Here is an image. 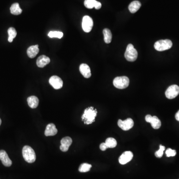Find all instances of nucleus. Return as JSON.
<instances>
[{"mask_svg": "<svg viewBox=\"0 0 179 179\" xmlns=\"http://www.w3.org/2000/svg\"><path fill=\"white\" fill-rule=\"evenodd\" d=\"M97 114V110L96 109H94V108L92 106L87 108L85 110L84 113L82 116V121L86 125L91 124L95 121V117H96Z\"/></svg>", "mask_w": 179, "mask_h": 179, "instance_id": "obj_1", "label": "nucleus"}, {"mask_svg": "<svg viewBox=\"0 0 179 179\" xmlns=\"http://www.w3.org/2000/svg\"><path fill=\"white\" fill-rule=\"evenodd\" d=\"M22 156L25 161L29 163H34L36 160V155L34 149L29 146H25L22 148Z\"/></svg>", "mask_w": 179, "mask_h": 179, "instance_id": "obj_2", "label": "nucleus"}, {"mask_svg": "<svg viewBox=\"0 0 179 179\" xmlns=\"http://www.w3.org/2000/svg\"><path fill=\"white\" fill-rule=\"evenodd\" d=\"M113 84L117 88L124 89L129 86V79L126 76L117 77L113 80Z\"/></svg>", "mask_w": 179, "mask_h": 179, "instance_id": "obj_3", "label": "nucleus"}, {"mask_svg": "<svg viewBox=\"0 0 179 179\" xmlns=\"http://www.w3.org/2000/svg\"><path fill=\"white\" fill-rule=\"evenodd\" d=\"M125 58L127 61L130 62L135 61L138 57V52L135 50L133 44H129L126 47L125 54Z\"/></svg>", "mask_w": 179, "mask_h": 179, "instance_id": "obj_4", "label": "nucleus"}, {"mask_svg": "<svg viewBox=\"0 0 179 179\" xmlns=\"http://www.w3.org/2000/svg\"><path fill=\"white\" fill-rule=\"evenodd\" d=\"M172 42L169 39L159 40L154 44V48L158 51H163L169 50L172 47Z\"/></svg>", "mask_w": 179, "mask_h": 179, "instance_id": "obj_5", "label": "nucleus"}, {"mask_svg": "<svg viewBox=\"0 0 179 179\" xmlns=\"http://www.w3.org/2000/svg\"><path fill=\"white\" fill-rule=\"evenodd\" d=\"M179 93V87L177 85H173L168 87L165 92L167 98L173 99L175 98Z\"/></svg>", "mask_w": 179, "mask_h": 179, "instance_id": "obj_6", "label": "nucleus"}, {"mask_svg": "<svg viewBox=\"0 0 179 179\" xmlns=\"http://www.w3.org/2000/svg\"><path fill=\"white\" fill-rule=\"evenodd\" d=\"M93 26V21L92 18L88 16L83 17L82 21V28L85 32L89 33L92 30Z\"/></svg>", "mask_w": 179, "mask_h": 179, "instance_id": "obj_7", "label": "nucleus"}, {"mask_svg": "<svg viewBox=\"0 0 179 179\" xmlns=\"http://www.w3.org/2000/svg\"><path fill=\"white\" fill-rule=\"evenodd\" d=\"M117 125L121 129L125 131H127L133 128L134 125V121L130 118H127L126 120L123 121L119 119Z\"/></svg>", "mask_w": 179, "mask_h": 179, "instance_id": "obj_8", "label": "nucleus"}, {"mask_svg": "<svg viewBox=\"0 0 179 179\" xmlns=\"http://www.w3.org/2000/svg\"><path fill=\"white\" fill-rule=\"evenodd\" d=\"M50 84L56 90L60 89L62 87L63 82L61 78L57 76L51 77L49 80Z\"/></svg>", "mask_w": 179, "mask_h": 179, "instance_id": "obj_9", "label": "nucleus"}, {"mask_svg": "<svg viewBox=\"0 0 179 179\" xmlns=\"http://www.w3.org/2000/svg\"><path fill=\"white\" fill-rule=\"evenodd\" d=\"M72 143V139L69 136L63 138L61 140V145L60 149L63 152H66L68 150L69 147Z\"/></svg>", "mask_w": 179, "mask_h": 179, "instance_id": "obj_10", "label": "nucleus"}, {"mask_svg": "<svg viewBox=\"0 0 179 179\" xmlns=\"http://www.w3.org/2000/svg\"><path fill=\"white\" fill-rule=\"evenodd\" d=\"M133 157V154L130 151H125L122 153L119 158V163L121 165H125L131 161Z\"/></svg>", "mask_w": 179, "mask_h": 179, "instance_id": "obj_11", "label": "nucleus"}, {"mask_svg": "<svg viewBox=\"0 0 179 179\" xmlns=\"http://www.w3.org/2000/svg\"><path fill=\"white\" fill-rule=\"evenodd\" d=\"M0 160L3 165L6 167H10L12 165V161L5 150H0Z\"/></svg>", "mask_w": 179, "mask_h": 179, "instance_id": "obj_12", "label": "nucleus"}, {"mask_svg": "<svg viewBox=\"0 0 179 179\" xmlns=\"http://www.w3.org/2000/svg\"><path fill=\"white\" fill-rule=\"evenodd\" d=\"M50 59L47 56L42 55L39 56L37 59V64L38 67L43 68L50 63Z\"/></svg>", "mask_w": 179, "mask_h": 179, "instance_id": "obj_13", "label": "nucleus"}, {"mask_svg": "<svg viewBox=\"0 0 179 179\" xmlns=\"http://www.w3.org/2000/svg\"><path fill=\"white\" fill-rule=\"evenodd\" d=\"M58 130L56 126L53 123L48 124L46 127V129L44 132V134L46 136H54L57 133Z\"/></svg>", "mask_w": 179, "mask_h": 179, "instance_id": "obj_14", "label": "nucleus"}, {"mask_svg": "<svg viewBox=\"0 0 179 179\" xmlns=\"http://www.w3.org/2000/svg\"><path fill=\"white\" fill-rule=\"evenodd\" d=\"M80 71L85 78H89L91 76V69L86 64H82L80 66Z\"/></svg>", "mask_w": 179, "mask_h": 179, "instance_id": "obj_15", "label": "nucleus"}, {"mask_svg": "<svg viewBox=\"0 0 179 179\" xmlns=\"http://www.w3.org/2000/svg\"><path fill=\"white\" fill-rule=\"evenodd\" d=\"M39 51V48H38V45L31 46L27 49V55L30 58H34L35 56H37Z\"/></svg>", "mask_w": 179, "mask_h": 179, "instance_id": "obj_16", "label": "nucleus"}, {"mask_svg": "<svg viewBox=\"0 0 179 179\" xmlns=\"http://www.w3.org/2000/svg\"><path fill=\"white\" fill-rule=\"evenodd\" d=\"M27 103L30 108L35 109L38 107L39 104V100L38 97L34 96L29 97L27 99Z\"/></svg>", "mask_w": 179, "mask_h": 179, "instance_id": "obj_17", "label": "nucleus"}, {"mask_svg": "<svg viewBox=\"0 0 179 179\" xmlns=\"http://www.w3.org/2000/svg\"><path fill=\"white\" fill-rule=\"evenodd\" d=\"M141 6V4L140 2L134 1L131 2L129 5V10L131 13H135L136 12H137V10L140 9Z\"/></svg>", "mask_w": 179, "mask_h": 179, "instance_id": "obj_18", "label": "nucleus"}, {"mask_svg": "<svg viewBox=\"0 0 179 179\" xmlns=\"http://www.w3.org/2000/svg\"><path fill=\"white\" fill-rule=\"evenodd\" d=\"M10 13L14 15H19L22 13V10L20 8L18 3H14L10 8Z\"/></svg>", "mask_w": 179, "mask_h": 179, "instance_id": "obj_19", "label": "nucleus"}, {"mask_svg": "<svg viewBox=\"0 0 179 179\" xmlns=\"http://www.w3.org/2000/svg\"><path fill=\"white\" fill-rule=\"evenodd\" d=\"M104 35V41L107 44L110 43L112 40V34L110 30L108 29H105L103 30Z\"/></svg>", "mask_w": 179, "mask_h": 179, "instance_id": "obj_20", "label": "nucleus"}, {"mask_svg": "<svg viewBox=\"0 0 179 179\" xmlns=\"http://www.w3.org/2000/svg\"><path fill=\"white\" fill-rule=\"evenodd\" d=\"M150 123H151L153 129H159L161 126V121L158 118V117L156 116L152 117V119Z\"/></svg>", "mask_w": 179, "mask_h": 179, "instance_id": "obj_21", "label": "nucleus"}, {"mask_svg": "<svg viewBox=\"0 0 179 179\" xmlns=\"http://www.w3.org/2000/svg\"><path fill=\"white\" fill-rule=\"evenodd\" d=\"M8 34H9V38H8V41L10 42H12L13 41L14 38H16L17 36V33L16 30L14 27H10L8 29Z\"/></svg>", "mask_w": 179, "mask_h": 179, "instance_id": "obj_22", "label": "nucleus"}, {"mask_svg": "<svg viewBox=\"0 0 179 179\" xmlns=\"http://www.w3.org/2000/svg\"><path fill=\"white\" fill-rule=\"evenodd\" d=\"M105 143L108 148H113L116 147L117 145V142L113 138H108L105 140Z\"/></svg>", "mask_w": 179, "mask_h": 179, "instance_id": "obj_23", "label": "nucleus"}, {"mask_svg": "<svg viewBox=\"0 0 179 179\" xmlns=\"http://www.w3.org/2000/svg\"><path fill=\"white\" fill-rule=\"evenodd\" d=\"M48 35L50 38H56L60 39L63 36V33L61 31H51L48 34Z\"/></svg>", "mask_w": 179, "mask_h": 179, "instance_id": "obj_24", "label": "nucleus"}, {"mask_svg": "<svg viewBox=\"0 0 179 179\" xmlns=\"http://www.w3.org/2000/svg\"><path fill=\"white\" fill-rule=\"evenodd\" d=\"M91 167H92V165L89 164L83 163L80 166L79 171L80 172H87L89 171Z\"/></svg>", "mask_w": 179, "mask_h": 179, "instance_id": "obj_25", "label": "nucleus"}, {"mask_svg": "<svg viewBox=\"0 0 179 179\" xmlns=\"http://www.w3.org/2000/svg\"><path fill=\"white\" fill-rule=\"evenodd\" d=\"M96 0H85L84 2V5L88 9H93L95 7Z\"/></svg>", "mask_w": 179, "mask_h": 179, "instance_id": "obj_26", "label": "nucleus"}, {"mask_svg": "<svg viewBox=\"0 0 179 179\" xmlns=\"http://www.w3.org/2000/svg\"><path fill=\"white\" fill-rule=\"evenodd\" d=\"M165 146H164L162 145H160L159 149L155 153V156L157 158H159L162 157L163 155L164 151L165 150Z\"/></svg>", "mask_w": 179, "mask_h": 179, "instance_id": "obj_27", "label": "nucleus"}, {"mask_svg": "<svg viewBox=\"0 0 179 179\" xmlns=\"http://www.w3.org/2000/svg\"><path fill=\"white\" fill-rule=\"evenodd\" d=\"M166 154L168 157H173L176 155V151L175 150H173L171 148H168L166 150Z\"/></svg>", "mask_w": 179, "mask_h": 179, "instance_id": "obj_28", "label": "nucleus"}, {"mask_svg": "<svg viewBox=\"0 0 179 179\" xmlns=\"http://www.w3.org/2000/svg\"><path fill=\"white\" fill-rule=\"evenodd\" d=\"M100 149L101 151H105L107 148H108V146H106L105 143H102L101 144L100 146Z\"/></svg>", "mask_w": 179, "mask_h": 179, "instance_id": "obj_29", "label": "nucleus"}, {"mask_svg": "<svg viewBox=\"0 0 179 179\" xmlns=\"http://www.w3.org/2000/svg\"><path fill=\"white\" fill-rule=\"evenodd\" d=\"M101 3L99 2L96 1V3L95 4V7L94 8L96 10L100 9L101 8Z\"/></svg>", "mask_w": 179, "mask_h": 179, "instance_id": "obj_30", "label": "nucleus"}, {"mask_svg": "<svg viewBox=\"0 0 179 179\" xmlns=\"http://www.w3.org/2000/svg\"><path fill=\"white\" fill-rule=\"evenodd\" d=\"M152 116L150 115V114H148V115H146L145 117V121L147 122H150L151 121V119H152Z\"/></svg>", "mask_w": 179, "mask_h": 179, "instance_id": "obj_31", "label": "nucleus"}, {"mask_svg": "<svg viewBox=\"0 0 179 179\" xmlns=\"http://www.w3.org/2000/svg\"><path fill=\"white\" fill-rule=\"evenodd\" d=\"M175 118L177 121H179V110L176 113V114Z\"/></svg>", "mask_w": 179, "mask_h": 179, "instance_id": "obj_32", "label": "nucleus"}, {"mask_svg": "<svg viewBox=\"0 0 179 179\" xmlns=\"http://www.w3.org/2000/svg\"><path fill=\"white\" fill-rule=\"evenodd\" d=\"M1 123H2L1 119V118H0V125H1Z\"/></svg>", "mask_w": 179, "mask_h": 179, "instance_id": "obj_33", "label": "nucleus"}]
</instances>
